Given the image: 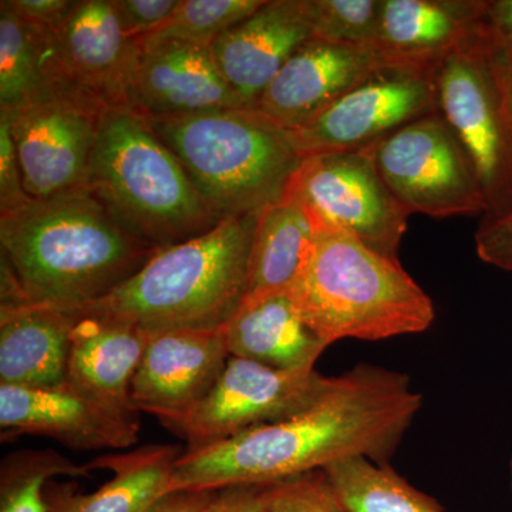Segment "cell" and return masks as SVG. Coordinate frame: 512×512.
<instances>
[{"mask_svg":"<svg viewBox=\"0 0 512 512\" xmlns=\"http://www.w3.org/2000/svg\"><path fill=\"white\" fill-rule=\"evenodd\" d=\"M124 32L141 40L173 16L181 0H113Z\"/></svg>","mask_w":512,"mask_h":512,"instance_id":"31","label":"cell"},{"mask_svg":"<svg viewBox=\"0 0 512 512\" xmlns=\"http://www.w3.org/2000/svg\"><path fill=\"white\" fill-rule=\"evenodd\" d=\"M258 217L225 218L207 234L160 249L106 298L67 312L123 320L148 335L224 328L247 295Z\"/></svg>","mask_w":512,"mask_h":512,"instance_id":"4","label":"cell"},{"mask_svg":"<svg viewBox=\"0 0 512 512\" xmlns=\"http://www.w3.org/2000/svg\"><path fill=\"white\" fill-rule=\"evenodd\" d=\"M407 63L376 45L311 39L276 74L255 109L293 130L384 67Z\"/></svg>","mask_w":512,"mask_h":512,"instance_id":"16","label":"cell"},{"mask_svg":"<svg viewBox=\"0 0 512 512\" xmlns=\"http://www.w3.org/2000/svg\"><path fill=\"white\" fill-rule=\"evenodd\" d=\"M313 237L302 201L286 191L259 214L249 254L247 295L282 291L292 285Z\"/></svg>","mask_w":512,"mask_h":512,"instance_id":"25","label":"cell"},{"mask_svg":"<svg viewBox=\"0 0 512 512\" xmlns=\"http://www.w3.org/2000/svg\"><path fill=\"white\" fill-rule=\"evenodd\" d=\"M380 0H312V39L376 45Z\"/></svg>","mask_w":512,"mask_h":512,"instance_id":"29","label":"cell"},{"mask_svg":"<svg viewBox=\"0 0 512 512\" xmlns=\"http://www.w3.org/2000/svg\"><path fill=\"white\" fill-rule=\"evenodd\" d=\"M2 440L52 437L77 451L124 450L140 431V412L104 402L69 382L47 387L0 386Z\"/></svg>","mask_w":512,"mask_h":512,"instance_id":"13","label":"cell"},{"mask_svg":"<svg viewBox=\"0 0 512 512\" xmlns=\"http://www.w3.org/2000/svg\"><path fill=\"white\" fill-rule=\"evenodd\" d=\"M485 45H487L488 57H490L491 70H493L495 84H497L498 93H500L501 103L508 123L512 130V56L504 52L497 45L491 42L487 32H485Z\"/></svg>","mask_w":512,"mask_h":512,"instance_id":"37","label":"cell"},{"mask_svg":"<svg viewBox=\"0 0 512 512\" xmlns=\"http://www.w3.org/2000/svg\"><path fill=\"white\" fill-rule=\"evenodd\" d=\"M144 119L221 221L281 200L303 163L289 131L255 107Z\"/></svg>","mask_w":512,"mask_h":512,"instance_id":"6","label":"cell"},{"mask_svg":"<svg viewBox=\"0 0 512 512\" xmlns=\"http://www.w3.org/2000/svg\"><path fill=\"white\" fill-rule=\"evenodd\" d=\"M264 3L265 0H181L160 29L138 42L141 46L177 42L211 47L222 33L249 18Z\"/></svg>","mask_w":512,"mask_h":512,"instance_id":"28","label":"cell"},{"mask_svg":"<svg viewBox=\"0 0 512 512\" xmlns=\"http://www.w3.org/2000/svg\"><path fill=\"white\" fill-rule=\"evenodd\" d=\"M286 191L302 201L313 222L343 229L380 254L399 259L410 215L365 150L305 158Z\"/></svg>","mask_w":512,"mask_h":512,"instance_id":"11","label":"cell"},{"mask_svg":"<svg viewBox=\"0 0 512 512\" xmlns=\"http://www.w3.org/2000/svg\"><path fill=\"white\" fill-rule=\"evenodd\" d=\"M20 18L33 25L56 30L76 8L77 0H6Z\"/></svg>","mask_w":512,"mask_h":512,"instance_id":"35","label":"cell"},{"mask_svg":"<svg viewBox=\"0 0 512 512\" xmlns=\"http://www.w3.org/2000/svg\"><path fill=\"white\" fill-rule=\"evenodd\" d=\"M72 315L67 382L104 402L136 409L131 403V383L150 335L123 320Z\"/></svg>","mask_w":512,"mask_h":512,"instance_id":"22","label":"cell"},{"mask_svg":"<svg viewBox=\"0 0 512 512\" xmlns=\"http://www.w3.org/2000/svg\"><path fill=\"white\" fill-rule=\"evenodd\" d=\"M183 453L171 444H147L94 458L89 467L109 470L113 478L90 494L74 493L50 481L45 490L47 512H147L171 493L175 466Z\"/></svg>","mask_w":512,"mask_h":512,"instance_id":"21","label":"cell"},{"mask_svg":"<svg viewBox=\"0 0 512 512\" xmlns=\"http://www.w3.org/2000/svg\"><path fill=\"white\" fill-rule=\"evenodd\" d=\"M434 64H394L379 70L289 130L296 150L303 160L365 150L399 128L437 113Z\"/></svg>","mask_w":512,"mask_h":512,"instance_id":"9","label":"cell"},{"mask_svg":"<svg viewBox=\"0 0 512 512\" xmlns=\"http://www.w3.org/2000/svg\"><path fill=\"white\" fill-rule=\"evenodd\" d=\"M312 37V0H265L249 18L222 33L211 50L232 92L245 107H255L276 74Z\"/></svg>","mask_w":512,"mask_h":512,"instance_id":"17","label":"cell"},{"mask_svg":"<svg viewBox=\"0 0 512 512\" xmlns=\"http://www.w3.org/2000/svg\"><path fill=\"white\" fill-rule=\"evenodd\" d=\"M421 402L409 376L362 363L333 377L328 392L291 419L184 451L171 493L271 484L353 457L389 464Z\"/></svg>","mask_w":512,"mask_h":512,"instance_id":"1","label":"cell"},{"mask_svg":"<svg viewBox=\"0 0 512 512\" xmlns=\"http://www.w3.org/2000/svg\"><path fill=\"white\" fill-rule=\"evenodd\" d=\"M229 357L224 328L154 333L131 383V403L168 427L211 393Z\"/></svg>","mask_w":512,"mask_h":512,"instance_id":"15","label":"cell"},{"mask_svg":"<svg viewBox=\"0 0 512 512\" xmlns=\"http://www.w3.org/2000/svg\"><path fill=\"white\" fill-rule=\"evenodd\" d=\"M487 0H380L376 46L403 62L434 64L481 25Z\"/></svg>","mask_w":512,"mask_h":512,"instance_id":"23","label":"cell"},{"mask_svg":"<svg viewBox=\"0 0 512 512\" xmlns=\"http://www.w3.org/2000/svg\"><path fill=\"white\" fill-rule=\"evenodd\" d=\"M269 484H239L217 490L204 512H269Z\"/></svg>","mask_w":512,"mask_h":512,"instance_id":"34","label":"cell"},{"mask_svg":"<svg viewBox=\"0 0 512 512\" xmlns=\"http://www.w3.org/2000/svg\"><path fill=\"white\" fill-rule=\"evenodd\" d=\"M323 471L348 512H444L434 498L407 483L390 464L353 457Z\"/></svg>","mask_w":512,"mask_h":512,"instance_id":"26","label":"cell"},{"mask_svg":"<svg viewBox=\"0 0 512 512\" xmlns=\"http://www.w3.org/2000/svg\"><path fill=\"white\" fill-rule=\"evenodd\" d=\"M92 468L77 466L52 450H20L3 458L0 512H47L46 485L53 477H89Z\"/></svg>","mask_w":512,"mask_h":512,"instance_id":"27","label":"cell"},{"mask_svg":"<svg viewBox=\"0 0 512 512\" xmlns=\"http://www.w3.org/2000/svg\"><path fill=\"white\" fill-rule=\"evenodd\" d=\"M483 25L491 42L512 56V0H487Z\"/></svg>","mask_w":512,"mask_h":512,"instance_id":"36","label":"cell"},{"mask_svg":"<svg viewBox=\"0 0 512 512\" xmlns=\"http://www.w3.org/2000/svg\"><path fill=\"white\" fill-rule=\"evenodd\" d=\"M103 111L79 97L55 94L6 113L30 198L87 188Z\"/></svg>","mask_w":512,"mask_h":512,"instance_id":"12","label":"cell"},{"mask_svg":"<svg viewBox=\"0 0 512 512\" xmlns=\"http://www.w3.org/2000/svg\"><path fill=\"white\" fill-rule=\"evenodd\" d=\"M53 36L64 94L103 110L127 106L140 43L124 32L113 0H77Z\"/></svg>","mask_w":512,"mask_h":512,"instance_id":"14","label":"cell"},{"mask_svg":"<svg viewBox=\"0 0 512 512\" xmlns=\"http://www.w3.org/2000/svg\"><path fill=\"white\" fill-rule=\"evenodd\" d=\"M510 474H511V488H512V460H511V464H510Z\"/></svg>","mask_w":512,"mask_h":512,"instance_id":"39","label":"cell"},{"mask_svg":"<svg viewBox=\"0 0 512 512\" xmlns=\"http://www.w3.org/2000/svg\"><path fill=\"white\" fill-rule=\"evenodd\" d=\"M224 332L229 355L278 370L315 369L329 348L309 328L289 288L245 295Z\"/></svg>","mask_w":512,"mask_h":512,"instance_id":"20","label":"cell"},{"mask_svg":"<svg viewBox=\"0 0 512 512\" xmlns=\"http://www.w3.org/2000/svg\"><path fill=\"white\" fill-rule=\"evenodd\" d=\"M289 292L309 328L329 346L416 335L436 318L430 296L399 259L318 222Z\"/></svg>","mask_w":512,"mask_h":512,"instance_id":"3","label":"cell"},{"mask_svg":"<svg viewBox=\"0 0 512 512\" xmlns=\"http://www.w3.org/2000/svg\"><path fill=\"white\" fill-rule=\"evenodd\" d=\"M365 151L409 215L484 217L473 161L439 113L399 128Z\"/></svg>","mask_w":512,"mask_h":512,"instance_id":"8","label":"cell"},{"mask_svg":"<svg viewBox=\"0 0 512 512\" xmlns=\"http://www.w3.org/2000/svg\"><path fill=\"white\" fill-rule=\"evenodd\" d=\"M74 316L30 301L0 303V386L66 382Z\"/></svg>","mask_w":512,"mask_h":512,"instance_id":"19","label":"cell"},{"mask_svg":"<svg viewBox=\"0 0 512 512\" xmlns=\"http://www.w3.org/2000/svg\"><path fill=\"white\" fill-rule=\"evenodd\" d=\"M64 94L53 30L20 18L0 2V111H16Z\"/></svg>","mask_w":512,"mask_h":512,"instance_id":"24","label":"cell"},{"mask_svg":"<svg viewBox=\"0 0 512 512\" xmlns=\"http://www.w3.org/2000/svg\"><path fill=\"white\" fill-rule=\"evenodd\" d=\"M217 490L173 491L165 494L147 512H204Z\"/></svg>","mask_w":512,"mask_h":512,"instance_id":"38","label":"cell"},{"mask_svg":"<svg viewBox=\"0 0 512 512\" xmlns=\"http://www.w3.org/2000/svg\"><path fill=\"white\" fill-rule=\"evenodd\" d=\"M126 107L158 119L245 106L222 76L210 46L170 42L140 45Z\"/></svg>","mask_w":512,"mask_h":512,"instance_id":"18","label":"cell"},{"mask_svg":"<svg viewBox=\"0 0 512 512\" xmlns=\"http://www.w3.org/2000/svg\"><path fill=\"white\" fill-rule=\"evenodd\" d=\"M484 19V18H483ZM437 113L466 148L485 201L483 218L512 212V130L495 84L483 22L434 64Z\"/></svg>","mask_w":512,"mask_h":512,"instance_id":"7","label":"cell"},{"mask_svg":"<svg viewBox=\"0 0 512 512\" xmlns=\"http://www.w3.org/2000/svg\"><path fill=\"white\" fill-rule=\"evenodd\" d=\"M0 249L28 301L64 311L106 298L160 251L121 228L89 188L0 214Z\"/></svg>","mask_w":512,"mask_h":512,"instance_id":"2","label":"cell"},{"mask_svg":"<svg viewBox=\"0 0 512 512\" xmlns=\"http://www.w3.org/2000/svg\"><path fill=\"white\" fill-rule=\"evenodd\" d=\"M476 251L485 264L512 272V212L483 218L476 232Z\"/></svg>","mask_w":512,"mask_h":512,"instance_id":"33","label":"cell"},{"mask_svg":"<svg viewBox=\"0 0 512 512\" xmlns=\"http://www.w3.org/2000/svg\"><path fill=\"white\" fill-rule=\"evenodd\" d=\"M268 500L269 512H348L323 470L269 484Z\"/></svg>","mask_w":512,"mask_h":512,"instance_id":"30","label":"cell"},{"mask_svg":"<svg viewBox=\"0 0 512 512\" xmlns=\"http://www.w3.org/2000/svg\"><path fill=\"white\" fill-rule=\"evenodd\" d=\"M29 200L18 151L10 133L9 116L0 111V214L15 210Z\"/></svg>","mask_w":512,"mask_h":512,"instance_id":"32","label":"cell"},{"mask_svg":"<svg viewBox=\"0 0 512 512\" xmlns=\"http://www.w3.org/2000/svg\"><path fill=\"white\" fill-rule=\"evenodd\" d=\"M316 369L278 370L231 356L211 393L168 429L201 450L262 424L305 412L332 386Z\"/></svg>","mask_w":512,"mask_h":512,"instance_id":"10","label":"cell"},{"mask_svg":"<svg viewBox=\"0 0 512 512\" xmlns=\"http://www.w3.org/2000/svg\"><path fill=\"white\" fill-rule=\"evenodd\" d=\"M87 188L128 234L164 249L221 220L148 121L127 107L103 111Z\"/></svg>","mask_w":512,"mask_h":512,"instance_id":"5","label":"cell"}]
</instances>
